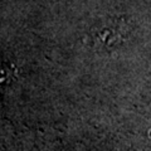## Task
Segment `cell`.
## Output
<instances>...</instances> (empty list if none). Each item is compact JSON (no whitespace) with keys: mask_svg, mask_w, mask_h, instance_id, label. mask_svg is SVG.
Segmentation results:
<instances>
[{"mask_svg":"<svg viewBox=\"0 0 151 151\" xmlns=\"http://www.w3.org/2000/svg\"><path fill=\"white\" fill-rule=\"evenodd\" d=\"M126 37L127 27L125 24H105L92 33L94 45L103 49L117 47L126 39Z\"/></svg>","mask_w":151,"mask_h":151,"instance_id":"obj_1","label":"cell"}]
</instances>
